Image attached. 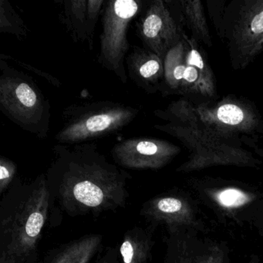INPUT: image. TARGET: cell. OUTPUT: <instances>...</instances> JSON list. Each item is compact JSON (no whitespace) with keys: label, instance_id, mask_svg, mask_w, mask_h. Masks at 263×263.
I'll return each mask as SVG.
<instances>
[{"label":"cell","instance_id":"6da1fadb","mask_svg":"<svg viewBox=\"0 0 263 263\" xmlns=\"http://www.w3.org/2000/svg\"><path fill=\"white\" fill-rule=\"evenodd\" d=\"M46 172L57 206L70 216L99 215L125 206L132 175L93 142L58 144Z\"/></svg>","mask_w":263,"mask_h":263},{"label":"cell","instance_id":"7a4b0ae2","mask_svg":"<svg viewBox=\"0 0 263 263\" xmlns=\"http://www.w3.org/2000/svg\"><path fill=\"white\" fill-rule=\"evenodd\" d=\"M61 212L46 173L29 181L16 178L0 203V263H41L44 229L47 222L56 226Z\"/></svg>","mask_w":263,"mask_h":263},{"label":"cell","instance_id":"3957f363","mask_svg":"<svg viewBox=\"0 0 263 263\" xmlns=\"http://www.w3.org/2000/svg\"><path fill=\"white\" fill-rule=\"evenodd\" d=\"M0 110L12 122L40 139L48 136L50 101L36 81L0 58Z\"/></svg>","mask_w":263,"mask_h":263},{"label":"cell","instance_id":"277c9868","mask_svg":"<svg viewBox=\"0 0 263 263\" xmlns=\"http://www.w3.org/2000/svg\"><path fill=\"white\" fill-rule=\"evenodd\" d=\"M137 107L111 101L71 104L62 114V126L55 135L58 144L91 142L121 132L139 115Z\"/></svg>","mask_w":263,"mask_h":263},{"label":"cell","instance_id":"5b68a950","mask_svg":"<svg viewBox=\"0 0 263 263\" xmlns=\"http://www.w3.org/2000/svg\"><path fill=\"white\" fill-rule=\"evenodd\" d=\"M145 8L142 0H108L103 8L98 64L122 84L128 81L125 63L130 49L127 32L134 19Z\"/></svg>","mask_w":263,"mask_h":263},{"label":"cell","instance_id":"8992f818","mask_svg":"<svg viewBox=\"0 0 263 263\" xmlns=\"http://www.w3.org/2000/svg\"><path fill=\"white\" fill-rule=\"evenodd\" d=\"M198 197L220 219L249 224L263 234V195L236 187L198 189Z\"/></svg>","mask_w":263,"mask_h":263},{"label":"cell","instance_id":"52a82bcc","mask_svg":"<svg viewBox=\"0 0 263 263\" xmlns=\"http://www.w3.org/2000/svg\"><path fill=\"white\" fill-rule=\"evenodd\" d=\"M167 232L164 263H229V251L226 244L199 235L202 231L175 227Z\"/></svg>","mask_w":263,"mask_h":263},{"label":"cell","instance_id":"ba28073f","mask_svg":"<svg viewBox=\"0 0 263 263\" xmlns=\"http://www.w3.org/2000/svg\"><path fill=\"white\" fill-rule=\"evenodd\" d=\"M141 215L153 227L163 224L167 229L191 227L200 231L204 227L198 218L193 201L181 194H167L152 198L143 204Z\"/></svg>","mask_w":263,"mask_h":263},{"label":"cell","instance_id":"9c48e42d","mask_svg":"<svg viewBox=\"0 0 263 263\" xmlns=\"http://www.w3.org/2000/svg\"><path fill=\"white\" fill-rule=\"evenodd\" d=\"M171 155L172 149L165 143L145 137L123 140L111 149L115 164L132 170L160 168Z\"/></svg>","mask_w":263,"mask_h":263},{"label":"cell","instance_id":"30bf717a","mask_svg":"<svg viewBox=\"0 0 263 263\" xmlns=\"http://www.w3.org/2000/svg\"><path fill=\"white\" fill-rule=\"evenodd\" d=\"M138 19L137 34L144 48L162 56L172 39V24L163 3L158 0L151 3Z\"/></svg>","mask_w":263,"mask_h":263},{"label":"cell","instance_id":"8fae6325","mask_svg":"<svg viewBox=\"0 0 263 263\" xmlns=\"http://www.w3.org/2000/svg\"><path fill=\"white\" fill-rule=\"evenodd\" d=\"M127 76L132 82L147 93L158 90L162 66L160 57L138 46L132 47L125 61Z\"/></svg>","mask_w":263,"mask_h":263},{"label":"cell","instance_id":"7c38bea8","mask_svg":"<svg viewBox=\"0 0 263 263\" xmlns=\"http://www.w3.org/2000/svg\"><path fill=\"white\" fill-rule=\"evenodd\" d=\"M102 236L84 235L52 251L41 263H91L99 255Z\"/></svg>","mask_w":263,"mask_h":263},{"label":"cell","instance_id":"4fadbf2b","mask_svg":"<svg viewBox=\"0 0 263 263\" xmlns=\"http://www.w3.org/2000/svg\"><path fill=\"white\" fill-rule=\"evenodd\" d=\"M88 0H61L59 21L72 41L88 42Z\"/></svg>","mask_w":263,"mask_h":263},{"label":"cell","instance_id":"5bb4252c","mask_svg":"<svg viewBox=\"0 0 263 263\" xmlns=\"http://www.w3.org/2000/svg\"><path fill=\"white\" fill-rule=\"evenodd\" d=\"M153 226L134 227L124 234L119 252L122 263H149L155 246Z\"/></svg>","mask_w":263,"mask_h":263},{"label":"cell","instance_id":"9a60e30c","mask_svg":"<svg viewBox=\"0 0 263 263\" xmlns=\"http://www.w3.org/2000/svg\"><path fill=\"white\" fill-rule=\"evenodd\" d=\"M0 33L13 35L21 41L28 36L29 29L8 0H0Z\"/></svg>","mask_w":263,"mask_h":263},{"label":"cell","instance_id":"2e32d148","mask_svg":"<svg viewBox=\"0 0 263 263\" xmlns=\"http://www.w3.org/2000/svg\"><path fill=\"white\" fill-rule=\"evenodd\" d=\"M105 0H88L87 12H88V44L89 49L92 50L95 38V28L98 24L100 15L102 13Z\"/></svg>","mask_w":263,"mask_h":263},{"label":"cell","instance_id":"e0dca14e","mask_svg":"<svg viewBox=\"0 0 263 263\" xmlns=\"http://www.w3.org/2000/svg\"><path fill=\"white\" fill-rule=\"evenodd\" d=\"M16 164L4 156L0 157V193H4L16 179Z\"/></svg>","mask_w":263,"mask_h":263},{"label":"cell","instance_id":"ac0fdd59","mask_svg":"<svg viewBox=\"0 0 263 263\" xmlns=\"http://www.w3.org/2000/svg\"><path fill=\"white\" fill-rule=\"evenodd\" d=\"M218 118L224 124L236 125L244 119V114L238 106L234 104H224L218 110Z\"/></svg>","mask_w":263,"mask_h":263},{"label":"cell","instance_id":"d6986e66","mask_svg":"<svg viewBox=\"0 0 263 263\" xmlns=\"http://www.w3.org/2000/svg\"><path fill=\"white\" fill-rule=\"evenodd\" d=\"M1 56L4 57L5 59L9 60V61H13L16 64L21 66L23 68L26 69L28 71L32 72V73H35V74L38 75L41 78H44L46 81H48L50 84L53 86V87H60L61 86V82L58 79V78H54L53 75L50 73H47V72L44 71V70H40V69L36 68L34 66L31 65V64H27V63L23 62V61H20V60L16 59V58H13V57L9 56V55H5L4 53H1Z\"/></svg>","mask_w":263,"mask_h":263},{"label":"cell","instance_id":"ffe728a7","mask_svg":"<svg viewBox=\"0 0 263 263\" xmlns=\"http://www.w3.org/2000/svg\"><path fill=\"white\" fill-rule=\"evenodd\" d=\"M121 259L119 250L118 252L115 248L108 247L102 255H98L95 263H122Z\"/></svg>","mask_w":263,"mask_h":263},{"label":"cell","instance_id":"44dd1931","mask_svg":"<svg viewBox=\"0 0 263 263\" xmlns=\"http://www.w3.org/2000/svg\"><path fill=\"white\" fill-rule=\"evenodd\" d=\"M251 30L252 33L259 34L263 32V12L256 15L251 24Z\"/></svg>","mask_w":263,"mask_h":263},{"label":"cell","instance_id":"7402d4cb","mask_svg":"<svg viewBox=\"0 0 263 263\" xmlns=\"http://www.w3.org/2000/svg\"><path fill=\"white\" fill-rule=\"evenodd\" d=\"M189 64L190 65L195 66L200 69H203L204 67V63H203L202 59H201V55L198 53L197 50H192L189 54Z\"/></svg>","mask_w":263,"mask_h":263},{"label":"cell","instance_id":"603a6c76","mask_svg":"<svg viewBox=\"0 0 263 263\" xmlns=\"http://www.w3.org/2000/svg\"><path fill=\"white\" fill-rule=\"evenodd\" d=\"M198 78V71L192 67H186L184 79L189 83L195 82Z\"/></svg>","mask_w":263,"mask_h":263},{"label":"cell","instance_id":"cb8c5ba5","mask_svg":"<svg viewBox=\"0 0 263 263\" xmlns=\"http://www.w3.org/2000/svg\"><path fill=\"white\" fill-rule=\"evenodd\" d=\"M186 67L185 66L177 65L176 67L174 68L173 70V77L177 81H180V80L184 79V72H185Z\"/></svg>","mask_w":263,"mask_h":263},{"label":"cell","instance_id":"d4e9b609","mask_svg":"<svg viewBox=\"0 0 263 263\" xmlns=\"http://www.w3.org/2000/svg\"><path fill=\"white\" fill-rule=\"evenodd\" d=\"M251 263H257V261H255V260H254L253 262H251Z\"/></svg>","mask_w":263,"mask_h":263}]
</instances>
